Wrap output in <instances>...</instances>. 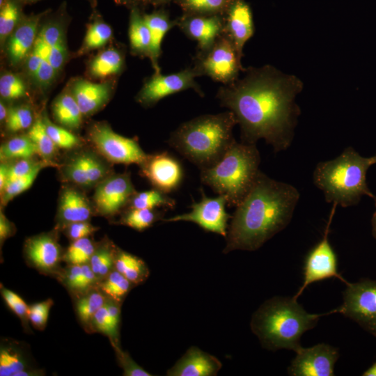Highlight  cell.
Here are the masks:
<instances>
[{
    "label": "cell",
    "mask_w": 376,
    "mask_h": 376,
    "mask_svg": "<svg viewBox=\"0 0 376 376\" xmlns=\"http://www.w3.org/2000/svg\"><path fill=\"white\" fill-rule=\"evenodd\" d=\"M301 87L296 77L265 65L249 68L242 78L223 85L216 97L233 113L244 143L263 139L278 152L291 143L297 115L294 100Z\"/></svg>",
    "instance_id": "1"
},
{
    "label": "cell",
    "mask_w": 376,
    "mask_h": 376,
    "mask_svg": "<svg viewBox=\"0 0 376 376\" xmlns=\"http://www.w3.org/2000/svg\"><path fill=\"white\" fill-rule=\"evenodd\" d=\"M299 198L295 187L260 171L231 217L224 253L259 249L289 224Z\"/></svg>",
    "instance_id": "2"
},
{
    "label": "cell",
    "mask_w": 376,
    "mask_h": 376,
    "mask_svg": "<svg viewBox=\"0 0 376 376\" xmlns=\"http://www.w3.org/2000/svg\"><path fill=\"white\" fill-rule=\"evenodd\" d=\"M237 124L230 111L203 115L181 124L168 143L201 170L214 166L235 141L233 130Z\"/></svg>",
    "instance_id": "3"
},
{
    "label": "cell",
    "mask_w": 376,
    "mask_h": 376,
    "mask_svg": "<svg viewBox=\"0 0 376 376\" xmlns=\"http://www.w3.org/2000/svg\"><path fill=\"white\" fill-rule=\"evenodd\" d=\"M333 313L336 310L323 314L308 313L293 297H275L265 301L254 313L251 328L265 348L296 352L301 347L302 334L313 329L320 317Z\"/></svg>",
    "instance_id": "4"
},
{
    "label": "cell",
    "mask_w": 376,
    "mask_h": 376,
    "mask_svg": "<svg viewBox=\"0 0 376 376\" xmlns=\"http://www.w3.org/2000/svg\"><path fill=\"white\" fill-rule=\"evenodd\" d=\"M372 165L371 157H362L349 147L336 158L316 166L314 183L327 202L342 207L357 205L363 196L375 197L366 182V173Z\"/></svg>",
    "instance_id": "5"
},
{
    "label": "cell",
    "mask_w": 376,
    "mask_h": 376,
    "mask_svg": "<svg viewBox=\"0 0 376 376\" xmlns=\"http://www.w3.org/2000/svg\"><path fill=\"white\" fill-rule=\"evenodd\" d=\"M260 157L256 144H231L214 166L201 170V182L237 207L251 189L260 171Z\"/></svg>",
    "instance_id": "6"
},
{
    "label": "cell",
    "mask_w": 376,
    "mask_h": 376,
    "mask_svg": "<svg viewBox=\"0 0 376 376\" xmlns=\"http://www.w3.org/2000/svg\"><path fill=\"white\" fill-rule=\"evenodd\" d=\"M241 58L233 42L224 32L207 51L198 53L194 68L198 76L206 75L226 85L235 81L243 70Z\"/></svg>",
    "instance_id": "7"
},
{
    "label": "cell",
    "mask_w": 376,
    "mask_h": 376,
    "mask_svg": "<svg viewBox=\"0 0 376 376\" xmlns=\"http://www.w3.org/2000/svg\"><path fill=\"white\" fill-rule=\"evenodd\" d=\"M88 138L95 151L109 163L140 166L148 157L136 139L118 134L106 123L91 125Z\"/></svg>",
    "instance_id": "8"
},
{
    "label": "cell",
    "mask_w": 376,
    "mask_h": 376,
    "mask_svg": "<svg viewBox=\"0 0 376 376\" xmlns=\"http://www.w3.org/2000/svg\"><path fill=\"white\" fill-rule=\"evenodd\" d=\"M336 313L353 320L376 336V281L362 279L346 283L343 303Z\"/></svg>",
    "instance_id": "9"
},
{
    "label": "cell",
    "mask_w": 376,
    "mask_h": 376,
    "mask_svg": "<svg viewBox=\"0 0 376 376\" xmlns=\"http://www.w3.org/2000/svg\"><path fill=\"white\" fill-rule=\"evenodd\" d=\"M108 162L97 152L84 150L73 154L58 166L65 182L79 189H89L112 173Z\"/></svg>",
    "instance_id": "10"
},
{
    "label": "cell",
    "mask_w": 376,
    "mask_h": 376,
    "mask_svg": "<svg viewBox=\"0 0 376 376\" xmlns=\"http://www.w3.org/2000/svg\"><path fill=\"white\" fill-rule=\"evenodd\" d=\"M58 230L55 228L28 237L24 244L26 263L39 273L58 279L63 267L64 252L58 242Z\"/></svg>",
    "instance_id": "11"
},
{
    "label": "cell",
    "mask_w": 376,
    "mask_h": 376,
    "mask_svg": "<svg viewBox=\"0 0 376 376\" xmlns=\"http://www.w3.org/2000/svg\"><path fill=\"white\" fill-rule=\"evenodd\" d=\"M95 188L92 202L94 213L107 218L128 206L136 192L127 173H112Z\"/></svg>",
    "instance_id": "12"
},
{
    "label": "cell",
    "mask_w": 376,
    "mask_h": 376,
    "mask_svg": "<svg viewBox=\"0 0 376 376\" xmlns=\"http://www.w3.org/2000/svg\"><path fill=\"white\" fill-rule=\"evenodd\" d=\"M336 205L334 204L323 238L307 254L304 266V281L293 297L296 299L307 286L314 282L336 278L345 284L347 281L340 276L337 269V257L329 242V226Z\"/></svg>",
    "instance_id": "13"
},
{
    "label": "cell",
    "mask_w": 376,
    "mask_h": 376,
    "mask_svg": "<svg viewBox=\"0 0 376 376\" xmlns=\"http://www.w3.org/2000/svg\"><path fill=\"white\" fill-rule=\"evenodd\" d=\"M197 77L198 75L194 67L165 75L161 72L155 73L144 83L136 100L141 105L150 107L168 95L187 89H194L203 96L195 80Z\"/></svg>",
    "instance_id": "14"
},
{
    "label": "cell",
    "mask_w": 376,
    "mask_h": 376,
    "mask_svg": "<svg viewBox=\"0 0 376 376\" xmlns=\"http://www.w3.org/2000/svg\"><path fill=\"white\" fill-rule=\"evenodd\" d=\"M201 200L192 203L190 206V212L162 219V221L193 222L206 231L215 233L226 237L228 228V221L231 219V216L226 211L227 204L226 199L219 195L215 198L207 197L203 191L201 192Z\"/></svg>",
    "instance_id": "15"
},
{
    "label": "cell",
    "mask_w": 376,
    "mask_h": 376,
    "mask_svg": "<svg viewBox=\"0 0 376 376\" xmlns=\"http://www.w3.org/2000/svg\"><path fill=\"white\" fill-rule=\"evenodd\" d=\"M336 348L324 343L301 347L288 368L293 376H332L334 364L338 359Z\"/></svg>",
    "instance_id": "16"
},
{
    "label": "cell",
    "mask_w": 376,
    "mask_h": 376,
    "mask_svg": "<svg viewBox=\"0 0 376 376\" xmlns=\"http://www.w3.org/2000/svg\"><path fill=\"white\" fill-rule=\"evenodd\" d=\"M65 8V3H63L53 14L50 13V10H47L42 19L38 31V36L49 49V61L58 75L68 56L65 34L68 17Z\"/></svg>",
    "instance_id": "17"
},
{
    "label": "cell",
    "mask_w": 376,
    "mask_h": 376,
    "mask_svg": "<svg viewBox=\"0 0 376 376\" xmlns=\"http://www.w3.org/2000/svg\"><path fill=\"white\" fill-rule=\"evenodd\" d=\"M139 166L141 176L146 178L155 189L166 194L175 190L183 178L181 164L166 152L148 155Z\"/></svg>",
    "instance_id": "18"
},
{
    "label": "cell",
    "mask_w": 376,
    "mask_h": 376,
    "mask_svg": "<svg viewBox=\"0 0 376 376\" xmlns=\"http://www.w3.org/2000/svg\"><path fill=\"white\" fill-rule=\"evenodd\" d=\"M45 371L36 367L29 347L11 338H1L0 343L1 376H38Z\"/></svg>",
    "instance_id": "19"
},
{
    "label": "cell",
    "mask_w": 376,
    "mask_h": 376,
    "mask_svg": "<svg viewBox=\"0 0 376 376\" xmlns=\"http://www.w3.org/2000/svg\"><path fill=\"white\" fill-rule=\"evenodd\" d=\"M176 25L188 38L197 42L198 53H203L224 33V17L184 14L176 20Z\"/></svg>",
    "instance_id": "20"
},
{
    "label": "cell",
    "mask_w": 376,
    "mask_h": 376,
    "mask_svg": "<svg viewBox=\"0 0 376 376\" xmlns=\"http://www.w3.org/2000/svg\"><path fill=\"white\" fill-rule=\"evenodd\" d=\"M47 10L24 15L5 43L8 61L13 65L25 61L37 38L40 24Z\"/></svg>",
    "instance_id": "21"
},
{
    "label": "cell",
    "mask_w": 376,
    "mask_h": 376,
    "mask_svg": "<svg viewBox=\"0 0 376 376\" xmlns=\"http://www.w3.org/2000/svg\"><path fill=\"white\" fill-rule=\"evenodd\" d=\"M113 89V81L95 83L83 78L74 79L69 87L84 117L92 116L101 110L109 102Z\"/></svg>",
    "instance_id": "22"
},
{
    "label": "cell",
    "mask_w": 376,
    "mask_h": 376,
    "mask_svg": "<svg viewBox=\"0 0 376 376\" xmlns=\"http://www.w3.org/2000/svg\"><path fill=\"white\" fill-rule=\"evenodd\" d=\"M224 17V32L232 40L239 54L242 56L243 47L254 32L251 8L244 0H234Z\"/></svg>",
    "instance_id": "23"
},
{
    "label": "cell",
    "mask_w": 376,
    "mask_h": 376,
    "mask_svg": "<svg viewBox=\"0 0 376 376\" xmlns=\"http://www.w3.org/2000/svg\"><path fill=\"white\" fill-rule=\"evenodd\" d=\"M77 187H65L60 193L56 228L61 230L72 223L89 221L94 213L92 203Z\"/></svg>",
    "instance_id": "24"
},
{
    "label": "cell",
    "mask_w": 376,
    "mask_h": 376,
    "mask_svg": "<svg viewBox=\"0 0 376 376\" xmlns=\"http://www.w3.org/2000/svg\"><path fill=\"white\" fill-rule=\"evenodd\" d=\"M221 366V361L216 357L191 346L167 370L166 375L215 376Z\"/></svg>",
    "instance_id": "25"
},
{
    "label": "cell",
    "mask_w": 376,
    "mask_h": 376,
    "mask_svg": "<svg viewBox=\"0 0 376 376\" xmlns=\"http://www.w3.org/2000/svg\"><path fill=\"white\" fill-rule=\"evenodd\" d=\"M143 17L150 35L149 58L155 73H159V58L162 53V43L166 33L176 25V21L171 20L164 10H155L149 14L143 13Z\"/></svg>",
    "instance_id": "26"
},
{
    "label": "cell",
    "mask_w": 376,
    "mask_h": 376,
    "mask_svg": "<svg viewBox=\"0 0 376 376\" xmlns=\"http://www.w3.org/2000/svg\"><path fill=\"white\" fill-rule=\"evenodd\" d=\"M120 306L121 304L107 298L94 315L91 324L90 333L98 332L107 336L112 347L120 345Z\"/></svg>",
    "instance_id": "27"
},
{
    "label": "cell",
    "mask_w": 376,
    "mask_h": 376,
    "mask_svg": "<svg viewBox=\"0 0 376 376\" xmlns=\"http://www.w3.org/2000/svg\"><path fill=\"white\" fill-rule=\"evenodd\" d=\"M125 67V55L118 48L109 47L101 51L89 62L87 72L95 79H105L118 75Z\"/></svg>",
    "instance_id": "28"
},
{
    "label": "cell",
    "mask_w": 376,
    "mask_h": 376,
    "mask_svg": "<svg viewBox=\"0 0 376 376\" xmlns=\"http://www.w3.org/2000/svg\"><path fill=\"white\" fill-rule=\"evenodd\" d=\"M128 37L131 54L139 57L150 56V35L143 13L137 5L131 8Z\"/></svg>",
    "instance_id": "29"
},
{
    "label": "cell",
    "mask_w": 376,
    "mask_h": 376,
    "mask_svg": "<svg viewBox=\"0 0 376 376\" xmlns=\"http://www.w3.org/2000/svg\"><path fill=\"white\" fill-rule=\"evenodd\" d=\"M52 111L56 123L66 129L74 131L81 125L83 114L69 90L62 92L56 97Z\"/></svg>",
    "instance_id": "30"
},
{
    "label": "cell",
    "mask_w": 376,
    "mask_h": 376,
    "mask_svg": "<svg viewBox=\"0 0 376 376\" xmlns=\"http://www.w3.org/2000/svg\"><path fill=\"white\" fill-rule=\"evenodd\" d=\"M112 29L109 24L105 22L99 13L94 9L77 54L81 56L104 47L112 38Z\"/></svg>",
    "instance_id": "31"
},
{
    "label": "cell",
    "mask_w": 376,
    "mask_h": 376,
    "mask_svg": "<svg viewBox=\"0 0 376 376\" xmlns=\"http://www.w3.org/2000/svg\"><path fill=\"white\" fill-rule=\"evenodd\" d=\"M73 299L77 317L86 331L90 333L93 318L105 304L107 297L97 286Z\"/></svg>",
    "instance_id": "32"
},
{
    "label": "cell",
    "mask_w": 376,
    "mask_h": 376,
    "mask_svg": "<svg viewBox=\"0 0 376 376\" xmlns=\"http://www.w3.org/2000/svg\"><path fill=\"white\" fill-rule=\"evenodd\" d=\"M114 268L134 285L143 283L150 274L146 263L136 256L117 247Z\"/></svg>",
    "instance_id": "33"
},
{
    "label": "cell",
    "mask_w": 376,
    "mask_h": 376,
    "mask_svg": "<svg viewBox=\"0 0 376 376\" xmlns=\"http://www.w3.org/2000/svg\"><path fill=\"white\" fill-rule=\"evenodd\" d=\"M57 279L67 289L72 298L85 293L92 285L88 263L67 265L63 268Z\"/></svg>",
    "instance_id": "34"
},
{
    "label": "cell",
    "mask_w": 376,
    "mask_h": 376,
    "mask_svg": "<svg viewBox=\"0 0 376 376\" xmlns=\"http://www.w3.org/2000/svg\"><path fill=\"white\" fill-rule=\"evenodd\" d=\"M117 246L109 239L96 244L89 265L99 281L106 277L114 268Z\"/></svg>",
    "instance_id": "35"
},
{
    "label": "cell",
    "mask_w": 376,
    "mask_h": 376,
    "mask_svg": "<svg viewBox=\"0 0 376 376\" xmlns=\"http://www.w3.org/2000/svg\"><path fill=\"white\" fill-rule=\"evenodd\" d=\"M36 155H38L37 148L27 134L13 136L0 147L1 162L31 158Z\"/></svg>",
    "instance_id": "36"
},
{
    "label": "cell",
    "mask_w": 376,
    "mask_h": 376,
    "mask_svg": "<svg viewBox=\"0 0 376 376\" xmlns=\"http://www.w3.org/2000/svg\"><path fill=\"white\" fill-rule=\"evenodd\" d=\"M27 134L35 144L38 155L43 160L57 164L54 159L58 148L47 132L42 116L33 122Z\"/></svg>",
    "instance_id": "37"
},
{
    "label": "cell",
    "mask_w": 376,
    "mask_h": 376,
    "mask_svg": "<svg viewBox=\"0 0 376 376\" xmlns=\"http://www.w3.org/2000/svg\"><path fill=\"white\" fill-rule=\"evenodd\" d=\"M20 0H0V40L5 45L24 16Z\"/></svg>",
    "instance_id": "38"
},
{
    "label": "cell",
    "mask_w": 376,
    "mask_h": 376,
    "mask_svg": "<svg viewBox=\"0 0 376 376\" xmlns=\"http://www.w3.org/2000/svg\"><path fill=\"white\" fill-rule=\"evenodd\" d=\"M134 285L125 276L113 269L106 277L98 282V288L107 296L122 304Z\"/></svg>",
    "instance_id": "39"
},
{
    "label": "cell",
    "mask_w": 376,
    "mask_h": 376,
    "mask_svg": "<svg viewBox=\"0 0 376 376\" xmlns=\"http://www.w3.org/2000/svg\"><path fill=\"white\" fill-rule=\"evenodd\" d=\"M184 14L224 15L234 0H175Z\"/></svg>",
    "instance_id": "40"
},
{
    "label": "cell",
    "mask_w": 376,
    "mask_h": 376,
    "mask_svg": "<svg viewBox=\"0 0 376 376\" xmlns=\"http://www.w3.org/2000/svg\"><path fill=\"white\" fill-rule=\"evenodd\" d=\"M59 165L42 160L33 170L26 175L8 182L1 193V206L6 205L13 198L31 187L40 171L46 166H58Z\"/></svg>",
    "instance_id": "41"
},
{
    "label": "cell",
    "mask_w": 376,
    "mask_h": 376,
    "mask_svg": "<svg viewBox=\"0 0 376 376\" xmlns=\"http://www.w3.org/2000/svg\"><path fill=\"white\" fill-rule=\"evenodd\" d=\"M175 201L157 189L136 192L128 205L129 208L155 209L159 207L173 208Z\"/></svg>",
    "instance_id": "42"
},
{
    "label": "cell",
    "mask_w": 376,
    "mask_h": 376,
    "mask_svg": "<svg viewBox=\"0 0 376 376\" xmlns=\"http://www.w3.org/2000/svg\"><path fill=\"white\" fill-rule=\"evenodd\" d=\"M163 213L155 209L129 208L125 211L119 224L138 231H143L162 219Z\"/></svg>",
    "instance_id": "43"
},
{
    "label": "cell",
    "mask_w": 376,
    "mask_h": 376,
    "mask_svg": "<svg viewBox=\"0 0 376 376\" xmlns=\"http://www.w3.org/2000/svg\"><path fill=\"white\" fill-rule=\"evenodd\" d=\"M96 244L91 236L72 241L64 252L63 261L67 265L89 263Z\"/></svg>",
    "instance_id": "44"
},
{
    "label": "cell",
    "mask_w": 376,
    "mask_h": 376,
    "mask_svg": "<svg viewBox=\"0 0 376 376\" xmlns=\"http://www.w3.org/2000/svg\"><path fill=\"white\" fill-rule=\"evenodd\" d=\"M42 118L47 132L58 148L71 150L81 145V139L71 130L53 123L45 113Z\"/></svg>",
    "instance_id": "45"
},
{
    "label": "cell",
    "mask_w": 376,
    "mask_h": 376,
    "mask_svg": "<svg viewBox=\"0 0 376 376\" xmlns=\"http://www.w3.org/2000/svg\"><path fill=\"white\" fill-rule=\"evenodd\" d=\"M0 95L3 100H17L27 97L28 88L22 77L6 72L0 77Z\"/></svg>",
    "instance_id": "46"
},
{
    "label": "cell",
    "mask_w": 376,
    "mask_h": 376,
    "mask_svg": "<svg viewBox=\"0 0 376 376\" xmlns=\"http://www.w3.org/2000/svg\"><path fill=\"white\" fill-rule=\"evenodd\" d=\"M34 121L31 108L28 105L22 104L8 108L4 125L7 132L15 133L29 130Z\"/></svg>",
    "instance_id": "47"
},
{
    "label": "cell",
    "mask_w": 376,
    "mask_h": 376,
    "mask_svg": "<svg viewBox=\"0 0 376 376\" xmlns=\"http://www.w3.org/2000/svg\"><path fill=\"white\" fill-rule=\"evenodd\" d=\"M1 295L8 307L18 317L26 333H31L29 327V306L15 292L4 287L1 283Z\"/></svg>",
    "instance_id": "48"
},
{
    "label": "cell",
    "mask_w": 376,
    "mask_h": 376,
    "mask_svg": "<svg viewBox=\"0 0 376 376\" xmlns=\"http://www.w3.org/2000/svg\"><path fill=\"white\" fill-rule=\"evenodd\" d=\"M53 305L54 301L49 298L29 306V319L35 329L40 331L45 329L49 311Z\"/></svg>",
    "instance_id": "49"
},
{
    "label": "cell",
    "mask_w": 376,
    "mask_h": 376,
    "mask_svg": "<svg viewBox=\"0 0 376 376\" xmlns=\"http://www.w3.org/2000/svg\"><path fill=\"white\" fill-rule=\"evenodd\" d=\"M120 367L123 369V375L125 376H151L148 371L139 366L125 351H123L120 345L113 346Z\"/></svg>",
    "instance_id": "50"
},
{
    "label": "cell",
    "mask_w": 376,
    "mask_h": 376,
    "mask_svg": "<svg viewBox=\"0 0 376 376\" xmlns=\"http://www.w3.org/2000/svg\"><path fill=\"white\" fill-rule=\"evenodd\" d=\"M98 229V227L92 225L89 221H85L68 224L61 230L72 242L80 238L90 237Z\"/></svg>",
    "instance_id": "51"
},
{
    "label": "cell",
    "mask_w": 376,
    "mask_h": 376,
    "mask_svg": "<svg viewBox=\"0 0 376 376\" xmlns=\"http://www.w3.org/2000/svg\"><path fill=\"white\" fill-rule=\"evenodd\" d=\"M37 161L33 157L14 160L10 163L6 185L19 178H21L33 170L41 161Z\"/></svg>",
    "instance_id": "52"
},
{
    "label": "cell",
    "mask_w": 376,
    "mask_h": 376,
    "mask_svg": "<svg viewBox=\"0 0 376 376\" xmlns=\"http://www.w3.org/2000/svg\"><path fill=\"white\" fill-rule=\"evenodd\" d=\"M43 59L38 49L33 47L25 60L26 72L31 79H34Z\"/></svg>",
    "instance_id": "53"
},
{
    "label": "cell",
    "mask_w": 376,
    "mask_h": 376,
    "mask_svg": "<svg viewBox=\"0 0 376 376\" xmlns=\"http://www.w3.org/2000/svg\"><path fill=\"white\" fill-rule=\"evenodd\" d=\"M16 228L13 222H11L2 210L0 211V244L1 248L3 242L9 237L15 235Z\"/></svg>",
    "instance_id": "54"
},
{
    "label": "cell",
    "mask_w": 376,
    "mask_h": 376,
    "mask_svg": "<svg viewBox=\"0 0 376 376\" xmlns=\"http://www.w3.org/2000/svg\"><path fill=\"white\" fill-rule=\"evenodd\" d=\"M8 162H1L0 166V192L1 193L4 189L7 183L8 169H9Z\"/></svg>",
    "instance_id": "55"
},
{
    "label": "cell",
    "mask_w": 376,
    "mask_h": 376,
    "mask_svg": "<svg viewBox=\"0 0 376 376\" xmlns=\"http://www.w3.org/2000/svg\"><path fill=\"white\" fill-rule=\"evenodd\" d=\"M8 112V107H7L4 102L1 101L0 102V120L2 123H4Z\"/></svg>",
    "instance_id": "56"
},
{
    "label": "cell",
    "mask_w": 376,
    "mask_h": 376,
    "mask_svg": "<svg viewBox=\"0 0 376 376\" xmlns=\"http://www.w3.org/2000/svg\"><path fill=\"white\" fill-rule=\"evenodd\" d=\"M373 199L375 201V205L376 207V196H375V197ZM371 224H372V235L373 237L376 240V211L373 214Z\"/></svg>",
    "instance_id": "57"
},
{
    "label": "cell",
    "mask_w": 376,
    "mask_h": 376,
    "mask_svg": "<svg viewBox=\"0 0 376 376\" xmlns=\"http://www.w3.org/2000/svg\"><path fill=\"white\" fill-rule=\"evenodd\" d=\"M113 1L115 3L118 4L127 6L132 8V6L137 5V2L139 0H113Z\"/></svg>",
    "instance_id": "58"
},
{
    "label": "cell",
    "mask_w": 376,
    "mask_h": 376,
    "mask_svg": "<svg viewBox=\"0 0 376 376\" xmlns=\"http://www.w3.org/2000/svg\"><path fill=\"white\" fill-rule=\"evenodd\" d=\"M363 376H376V362L367 369L362 375Z\"/></svg>",
    "instance_id": "59"
},
{
    "label": "cell",
    "mask_w": 376,
    "mask_h": 376,
    "mask_svg": "<svg viewBox=\"0 0 376 376\" xmlns=\"http://www.w3.org/2000/svg\"><path fill=\"white\" fill-rule=\"evenodd\" d=\"M146 1H147L150 3H152V5L160 6V5L166 4L172 0H146Z\"/></svg>",
    "instance_id": "60"
},
{
    "label": "cell",
    "mask_w": 376,
    "mask_h": 376,
    "mask_svg": "<svg viewBox=\"0 0 376 376\" xmlns=\"http://www.w3.org/2000/svg\"><path fill=\"white\" fill-rule=\"evenodd\" d=\"M91 4V7L95 9L97 6V0H87Z\"/></svg>",
    "instance_id": "61"
},
{
    "label": "cell",
    "mask_w": 376,
    "mask_h": 376,
    "mask_svg": "<svg viewBox=\"0 0 376 376\" xmlns=\"http://www.w3.org/2000/svg\"><path fill=\"white\" fill-rule=\"evenodd\" d=\"M38 1H40V0H20V1L23 4L35 3V2Z\"/></svg>",
    "instance_id": "62"
},
{
    "label": "cell",
    "mask_w": 376,
    "mask_h": 376,
    "mask_svg": "<svg viewBox=\"0 0 376 376\" xmlns=\"http://www.w3.org/2000/svg\"><path fill=\"white\" fill-rule=\"evenodd\" d=\"M371 158H372L373 164H376V155H375L374 156H372Z\"/></svg>",
    "instance_id": "63"
}]
</instances>
